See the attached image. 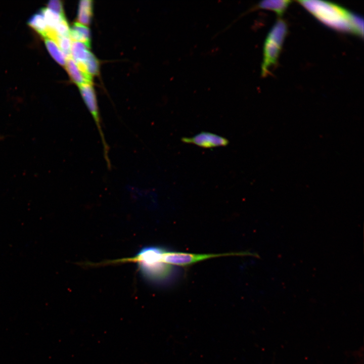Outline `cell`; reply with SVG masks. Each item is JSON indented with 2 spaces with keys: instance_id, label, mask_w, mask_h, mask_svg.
Listing matches in <instances>:
<instances>
[{
  "instance_id": "obj_12",
  "label": "cell",
  "mask_w": 364,
  "mask_h": 364,
  "mask_svg": "<svg viewBox=\"0 0 364 364\" xmlns=\"http://www.w3.org/2000/svg\"><path fill=\"white\" fill-rule=\"evenodd\" d=\"M44 39L46 48L53 59L60 65L65 66L66 58L57 43L49 38Z\"/></svg>"
},
{
  "instance_id": "obj_13",
  "label": "cell",
  "mask_w": 364,
  "mask_h": 364,
  "mask_svg": "<svg viewBox=\"0 0 364 364\" xmlns=\"http://www.w3.org/2000/svg\"><path fill=\"white\" fill-rule=\"evenodd\" d=\"M40 12L44 17L48 27L53 30L62 19L65 18V16H62L48 8L41 9Z\"/></svg>"
},
{
  "instance_id": "obj_1",
  "label": "cell",
  "mask_w": 364,
  "mask_h": 364,
  "mask_svg": "<svg viewBox=\"0 0 364 364\" xmlns=\"http://www.w3.org/2000/svg\"><path fill=\"white\" fill-rule=\"evenodd\" d=\"M166 248L158 246H146L132 257L122 259L119 262L136 263L142 278L148 283L157 286H165L172 283L180 275L177 266L163 260Z\"/></svg>"
},
{
  "instance_id": "obj_9",
  "label": "cell",
  "mask_w": 364,
  "mask_h": 364,
  "mask_svg": "<svg viewBox=\"0 0 364 364\" xmlns=\"http://www.w3.org/2000/svg\"><path fill=\"white\" fill-rule=\"evenodd\" d=\"M291 2L290 1L283 0L261 1L250 9L249 11L257 9H267L272 10L276 12L280 16H282Z\"/></svg>"
},
{
  "instance_id": "obj_11",
  "label": "cell",
  "mask_w": 364,
  "mask_h": 364,
  "mask_svg": "<svg viewBox=\"0 0 364 364\" xmlns=\"http://www.w3.org/2000/svg\"><path fill=\"white\" fill-rule=\"evenodd\" d=\"M28 24L43 37L46 36L49 29L40 12L34 14L29 19Z\"/></svg>"
},
{
  "instance_id": "obj_3",
  "label": "cell",
  "mask_w": 364,
  "mask_h": 364,
  "mask_svg": "<svg viewBox=\"0 0 364 364\" xmlns=\"http://www.w3.org/2000/svg\"><path fill=\"white\" fill-rule=\"evenodd\" d=\"M287 31V23L280 19L267 34L263 46L261 65L262 76L265 77L270 74V69L277 64Z\"/></svg>"
},
{
  "instance_id": "obj_10",
  "label": "cell",
  "mask_w": 364,
  "mask_h": 364,
  "mask_svg": "<svg viewBox=\"0 0 364 364\" xmlns=\"http://www.w3.org/2000/svg\"><path fill=\"white\" fill-rule=\"evenodd\" d=\"M92 16L93 1L90 0L80 1L78 5L77 14V20L79 23L83 25L89 24L91 21Z\"/></svg>"
},
{
  "instance_id": "obj_14",
  "label": "cell",
  "mask_w": 364,
  "mask_h": 364,
  "mask_svg": "<svg viewBox=\"0 0 364 364\" xmlns=\"http://www.w3.org/2000/svg\"><path fill=\"white\" fill-rule=\"evenodd\" d=\"M54 40L57 43L66 59L71 57V48L72 40L69 36L57 35Z\"/></svg>"
},
{
  "instance_id": "obj_6",
  "label": "cell",
  "mask_w": 364,
  "mask_h": 364,
  "mask_svg": "<svg viewBox=\"0 0 364 364\" xmlns=\"http://www.w3.org/2000/svg\"><path fill=\"white\" fill-rule=\"evenodd\" d=\"M65 66L72 80L78 86L92 84V76L82 71L71 57L66 59Z\"/></svg>"
},
{
  "instance_id": "obj_16",
  "label": "cell",
  "mask_w": 364,
  "mask_h": 364,
  "mask_svg": "<svg viewBox=\"0 0 364 364\" xmlns=\"http://www.w3.org/2000/svg\"><path fill=\"white\" fill-rule=\"evenodd\" d=\"M53 30L59 35L69 36L70 28L66 18L62 19Z\"/></svg>"
},
{
  "instance_id": "obj_4",
  "label": "cell",
  "mask_w": 364,
  "mask_h": 364,
  "mask_svg": "<svg viewBox=\"0 0 364 364\" xmlns=\"http://www.w3.org/2000/svg\"><path fill=\"white\" fill-rule=\"evenodd\" d=\"M254 255L248 252H231L224 253L196 254L187 252L172 251L166 249L163 255V261L175 266H187L206 259L229 256Z\"/></svg>"
},
{
  "instance_id": "obj_5",
  "label": "cell",
  "mask_w": 364,
  "mask_h": 364,
  "mask_svg": "<svg viewBox=\"0 0 364 364\" xmlns=\"http://www.w3.org/2000/svg\"><path fill=\"white\" fill-rule=\"evenodd\" d=\"M181 141L187 144H192L203 148H212L227 146L229 140L216 134L203 131L192 137H184Z\"/></svg>"
},
{
  "instance_id": "obj_2",
  "label": "cell",
  "mask_w": 364,
  "mask_h": 364,
  "mask_svg": "<svg viewBox=\"0 0 364 364\" xmlns=\"http://www.w3.org/2000/svg\"><path fill=\"white\" fill-rule=\"evenodd\" d=\"M321 22L337 30L363 36V20L340 6L320 1H299Z\"/></svg>"
},
{
  "instance_id": "obj_17",
  "label": "cell",
  "mask_w": 364,
  "mask_h": 364,
  "mask_svg": "<svg viewBox=\"0 0 364 364\" xmlns=\"http://www.w3.org/2000/svg\"><path fill=\"white\" fill-rule=\"evenodd\" d=\"M48 8L62 16H65L63 4L60 1L52 0L49 1L48 4Z\"/></svg>"
},
{
  "instance_id": "obj_8",
  "label": "cell",
  "mask_w": 364,
  "mask_h": 364,
  "mask_svg": "<svg viewBox=\"0 0 364 364\" xmlns=\"http://www.w3.org/2000/svg\"><path fill=\"white\" fill-rule=\"evenodd\" d=\"M69 37L72 41H79L89 48L91 44L90 32L88 27L78 22L70 29Z\"/></svg>"
},
{
  "instance_id": "obj_7",
  "label": "cell",
  "mask_w": 364,
  "mask_h": 364,
  "mask_svg": "<svg viewBox=\"0 0 364 364\" xmlns=\"http://www.w3.org/2000/svg\"><path fill=\"white\" fill-rule=\"evenodd\" d=\"M88 49L86 45L82 42L72 41L71 48V58L79 67L85 70H86V69L84 63L90 52Z\"/></svg>"
},
{
  "instance_id": "obj_15",
  "label": "cell",
  "mask_w": 364,
  "mask_h": 364,
  "mask_svg": "<svg viewBox=\"0 0 364 364\" xmlns=\"http://www.w3.org/2000/svg\"><path fill=\"white\" fill-rule=\"evenodd\" d=\"M84 65L87 72L90 75H96L99 71V63L96 56L91 52L89 53Z\"/></svg>"
}]
</instances>
